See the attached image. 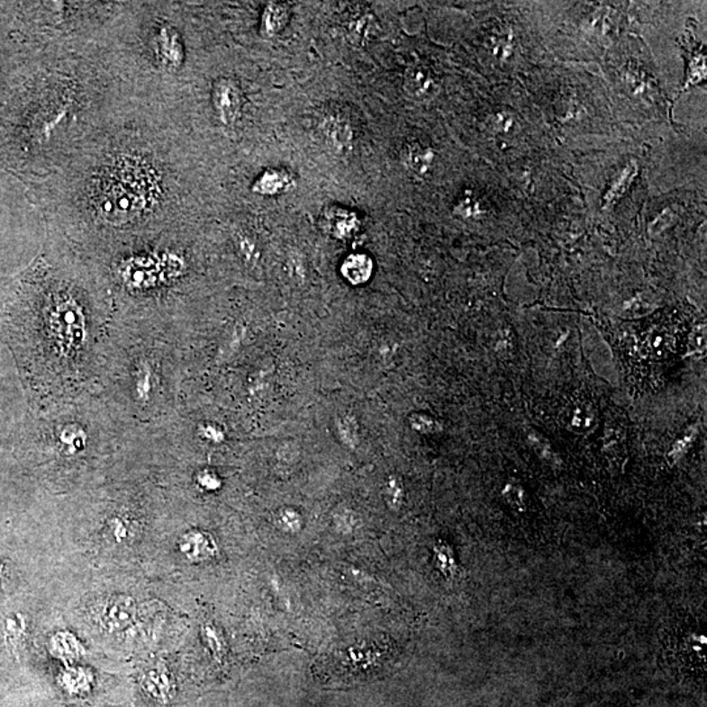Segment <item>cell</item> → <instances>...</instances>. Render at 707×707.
I'll use <instances>...</instances> for the list:
<instances>
[{
  "label": "cell",
  "mask_w": 707,
  "mask_h": 707,
  "mask_svg": "<svg viewBox=\"0 0 707 707\" xmlns=\"http://www.w3.org/2000/svg\"><path fill=\"white\" fill-rule=\"evenodd\" d=\"M144 170L123 167L104 178L99 190V209L109 221L122 222L143 212L151 198L154 180Z\"/></svg>",
  "instance_id": "cell-1"
},
{
  "label": "cell",
  "mask_w": 707,
  "mask_h": 707,
  "mask_svg": "<svg viewBox=\"0 0 707 707\" xmlns=\"http://www.w3.org/2000/svg\"><path fill=\"white\" fill-rule=\"evenodd\" d=\"M316 131L322 143L334 154L346 156L353 151L354 123L345 112L339 109L322 111L316 121Z\"/></svg>",
  "instance_id": "cell-2"
},
{
  "label": "cell",
  "mask_w": 707,
  "mask_h": 707,
  "mask_svg": "<svg viewBox=\"0 0 707 707\" xmlns=\"http://www.w3.org/2000/svg\"><path fill=\"white\" fill-rule=\"evenodd\" d=\"M137 603L129 594H111L95 608V619L109 633L126 630L137 619Z\"/></svg>",
  "instance_id": "cell-3"
},
{
  "label": "cell",
  "mask_w": 707,
  "mask_h": 707,
  "mask_svg": "<svg viewBox=\"0 0 707 707\" xmlns=\"http://www.w3.org/2000/svg\"><path fill=\"white\" fill-rule=\"evenodd\" d=\"M213 106L216 117L224 125H233L239 120L242 108V95L232 79L222 77L213 85Z\"/></svg>",
  "instance_id": "cell-4"
},
{
  "label": "cell",
  "mask_w": 707,
  "mask_h": 707,
  "mask_svg": "<svg viewBox=\"0 0 707 707\" xmlns=\"http://www.w3.org/2000/svg\"><path fill=\"white\" fill-rule=\"evenodd\" d=\"M156 53L169 70H177L184 63L185 51L180 34L172 27H161L156 37Z\"/></svg>",
  "instance_id": "cell-5"
},
{
  "label": "cell",
  "mask_w": 707,
  "mask_h": 707,
  "mask_svg": "<svg viewBox=\"0 0 707 707\" xmlns=\"http://www.w3.org/2000/svg\"><path fill=\"white\" fill-rule=\"evenodd\" d=\"M178 550L190 562H204L213 558L218 552L216 542L209 533L190 530L178 541Z\"/></svg>",
  "instance_id": "cell-6"
},
{
  "label": "cell",
  "mask_w": 707,
  "mask_h": 707,
  "mask_svg": "<svg viewBox=\"0 0 707 707\" xmlns=\"http://www.w3.org/2000/svg\"><path fill=\"white\" fill-rule=\"evenodd\" d=\"M403 89L412 99L418 101L431 99L438 91L437 77L423 66H412L405 72Z\"/></svg>",
  "instance_id": "cell-7"
},
{
  "label": "cell",
  "mask_w": 707,
  "mask_h": 707,
  "mask_svg": "<svg viewBox=\"0 0 707 707\" xmlns=\"http://www.w3.org/2000/svg\"><path fill=\"white\" fill-rule=\"evenodd\" d=\"M49 651L57 659L72 665L75 660L85 655L86 648L82 640L68 630L54 633L49 639Z\"/></svg>",
  "instance_id": "cell-8"
},
{
  "label": "cell",
  "mask_w": 707,
  "mask_h": 707,
  "mask_svg": "<svg viewBox=\"0 0 707 707\" xmlns=\"http://www.w3.org/2000/svg\"><path fill=\"white\" fill-rule=\"evenodd\" d=\"M294 184L295 181H294L293 175L287 170L267 169L257 178L255 185H253V192L259 195L274 197V195L290 192Z\"/></svg>",
  "instance_id": "cell-9"
},
{
  "label": "cell",
  "mask_w": 707,
  "mask_h": 707,
  "mask_svg": "<svg viewBox=\"0 0 707 707\" xmlns=\"http://www.w3.org/2000/svg\"><path fill=\"white\" fill-rule=\"evenodd\" d=\"M141 689L156 702L167 703L172 698L173 681L164 668H152L141 676Z\"/></svg>",
  "instance_id": "cell-10"
},
{
  "label": "cell",
  "mask_w": 707,
  "mask_h": 707,
  "mask_svg": "<svg viewBox=\"0 0 707 707\" xmlns=\"http://www.w3.org/2000/svg\"><path fill=\"white\" fill-rule=\"evenodd\" d=\"M0 630H2L3 639H5L7 648L10 650H19L28 634L27 617L19 612L7 614L3 619Z\"/></svg>",
  "instance_id": "cell-11"
},
{
  "label": "cell",
  "mask_w": 707,
  "mask_h": 707,
  "mask_svg": "<svg viewBox=\"0 0 707 707\" xmlns=\"http://www.w3.org/2000/svg\"><path fill=\"white\" fill-rule=\"evenodd\" d=\"M58 681L68 693L80 695L91 691L94 676L88 669L70 665L60 672Z\"/></svg>",
  "instance_id": "cell-12"
},
{
  "label": "cell",
  "mask_w": 707,
  "mask_h": 707,
  "mask_svg": "<svg viewBox=\"0 0 707 707\" xmlns=\"http://www.w3.org/2000/svg\"><path fill=\"white\" fill-rule=\"evenodd\" d=\"M290 22V7L285 3H270L264 8L261 17V32L267 37L281 33Z\"/></svg>",
  "instance_id": "cell-13"
},
{
  "label": "cell",
  "mask_w": 707,
  "mask_h": 707,
  "mask_svg": "<svg viewBox=\"0 0 707 707\" xmlns=\"http://www.w3.org/2000/svg\"><path fill=\"white\" fill-rule=\"evenodd\" d=\"M340 271H342L346 281L353 283V285H362L371 278L374 264L367 255L355 253L343 261Z\"/></svg>",
  "instance_id": "cell-14"
},
{
  "label": "cell",
  "mask_w": 707,
  "mask_h": 707,
  "mask_svg": "<svg viewBox=\"0 0 707 707\" xmlns=\"http://www.w3.org/2000/svg\"><path fill=\"white\" fill-rule=\"evenodd\" d=\"M403 156L406 167L421 176L427 175L434 163V151L420 143L409 144Z\"/></svg>",
  "instance_id": "cell-15"
},
{
  "label": "cell",
  "mask_w": 707,
  "mask_h": 707,
  "mask_svg": "<svg viewBox=\"0 0 707 707\" xmlns=\"http://www.w3.org/2000/svg\"><path fill=\"white\" fill-rule=\"evenodd\" d=\"M636 175L637 167L634 166V164L626 167V168L622 170L621 175H620V177L612 185L607 195H605L604 204H613L617 199L621 198L622 195L628 192L629 186H630L631 181L636 177Z\"/></svg>",
  "instance_id": "cell-16"
},
{
  "label": "cell",
  "mask_w": 707,
  "mask_h": 707,
  "mask_svg": "<svg viewBox=\"0 0 707 707\" xmlns=\"http://www.w3.org/2000/svg\"><path fill=\"white\" fill-rule=\"evenodd\" d=\"M108 533L112 541L122 544V542L128 541L134 535V525L129 519L122 518V516H115V518L109 521Z\"/></svg>",
  "instance_id": "cell-17"
},
{
  "label": "cell",
  "mask_w": 707,
  "mask_h": 707,
  "mask_svg": "<svg viewBox=\"0 0 707 707\" xmlns=\"http://www.w3.org/2000/svg\"><path fill=\"white\" fill-rule=\"evenodd\" d=\"M329 222H331V228L337 232L346 233L349 231L354 230L358 226L357 216L355 213L346 212V210L331 209V213L328 215Z\"/></svg>",
  "instance_id": "cell-18"
},
{
  "label": "cell",
  "mask_w": 707,
  "mask_h": 707,
  "mask_svg": "<svg viewBox=\"0 0 707 707\" xmlns=\"http://www.w3.org/2000/svg\"><path fill=\"white\" fill-rule=\"evenodd\" d=\"M594 421V414L588 411L587 406L576 405L570 412V423L574 429H590Z\"/></svg>",
  "instance_id": "cell-19"
},
{
  "label": "cell",
  "mask_w": 707,
  "mask_h": 707,
  "mask_svg": "<svg viewBox=\"0 0 707 707\" xmlns=\"http://www.w3.org/2000/svg\"><path fill=\"white\" fill-rule=\"evenodd\" d=\"M675 221H676V213L672 212L671 209H666L665 212L660 213V215L652 222L650 228H648V232H650L652 236L659 235V233H662L666 228L672 226Z\"/></svg>",
  "instance_id": "cell-20"
},
{
  "label": "cell",
  "mask_w": 707,
  "mask_h": 707,
  "mask_svg": "<svg viewBox=\"0 0 707 707\" xmlns=\"http://www.w3.org/2000/svg\"><path fill=\"white\" fill-rule=\"evenodd\" d=\"M455 212L461 216V218H475V216L480 215L481 209L480 204L476 202L475 199L467 197L461 199L458 204H456Z\"/></svg>",
  "instance_id": "cell-21"
},
{
  "label": "cell",
  "mask_w": 707,
  "mask_h": 707,
  "mask_svg": "<svg viewBox=\"0 0 707 707\" xmlns=\"http://www.w3.org/2000/svg\"><path fill=\"white\" fill-rule=\"evenodd\" d=\"M495 128L501 130V131L507 132L513 125V120L510 117V115L501 113L496 115L495 120Z\"/></svg>",
  "instance_id": "cell-22"
},
{
  "label": "cell",
  "mask_w": 707,
  "mask_h": 707,
  "mask_svg": "<svg viewBox=\"0 0 707 707\" xmlns=\"http://www.w3.org/2000/svg\"><path fill=\"white\" fill-rule=\"evenodd\" d=\"M5 565L3 564L2 561H0V588H2L3 580H5Z\"/></svg>",
  "instance_id": "cell-23"
}]
</instances>
